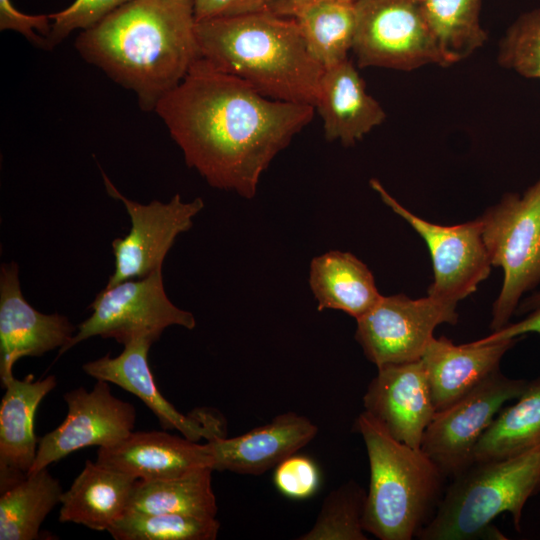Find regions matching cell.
<instances>
[{
	"instance_id": "obj_1",
	"label": "cell",
	"mask_w": 540,
	"mask_h": 540,
	"mask_svg": "<svg viewBox=\"0 0 540 540\" xmlns=\"http://www.w3.org/2000/svg\"><path fill=\"white\" fill-rule=\"evenodd\" d=\"M154 111L188 167L210 186L251 199L272 160L312 121L316 110L266 97L200 58Z\"/></svg>"
},
{
	"instance_id": "obj_2",
	"label": "cell",
	"mask_w": 540,
	"mask_h": 540,
	"mask_svg": "<svg viewBox=\"0 0 540 540\" xmlns=\"http://www.w3.org/2000/svg\"><path fill=\"white\" fill-rule=\"evenodd\" d=\"M192 0H132L83 30L75 48L154 111L201 58Z\"/></svg>"
},
{
	"instance_id": "obj_3",
	"label": "cell",
	"mask_w": 540,
	"mask_h": 540,
	"mask_svg": "<svg viewBox=\"0 0 540 540\" xmlns=\"http://www.w3.org/2000/svg\"><path fill=\"white\" fill-rule=\"evenodd\" d=\"M200 56L266 97L315 107L324 68L309 52L291 17L268 7L197 21Z\"/></svg>"
},
{
	"instance_id": "obj_4",
	"label": "cell",
	"mask_w": 540,
	"mask_h": 540,
	"mask_svg": "<svg viewBox=\"0 0 540 540\" xmlns=\"http://www.w3.org/2000/svg\"><path fill=\"white\" fill-rule=\"evenodd\" d=\"M369 460L363 528L381 540H411L431 520L446 477L421 449L396 440L369 413L356 418Z\"/></svg>"
},
{
	"instance_id": "obj_5",
	"label": "cell",
	"mask_w": 540,
	"mask_h": 540,
	"mask_svg": "<svg viewBox=\"0 0 540 540\" xmlns=\"http://www.w3.org/2000/svg\"><path fill=\"white\" fill-rule=\"evenodd\" d=\"M540 492V444L515 456L474 462L452 478L419 540L506 539L493 520L509 513L521 531L523 508Z\"/></svg>"
},
{
	"instance_id": "obj_6",
	"label": "cell",
	"mask_w": 540,
	"mask_h": 540,
	"mask_svg": "<svg viewBox=\"0 0 540 540\" xmlns=\"http://www.w3.org/2000/svg\"><path fill=\"white\" fill-rule=\"evenodd\" d=\"M479 219L491 264L504 272L490 324L497 331L509 324L522 295L540 284V177L522 195L505 194Z\"/></svg>"
},
{
	"instance_id": "obj_7",
	"label": "cell",
	"mask_w": 540,
	"mask_h": 540,
	"mask_svg": "<svg viewBox=\"0 0 540 540\" xmlns=\"http://www.w3.org/2000/svg\"><path fill=\"white\" fill-rule=\"evenodd\" d=\"M352 51L360 68L410 71L443 66L420 0H357Z\"/></svg>"
},
{
	"instance_id": "obj_8",
	"label": "cell",
	"mask_w": 540,
	"mask_h": 540,
	"mask_svg": "<svg viewBox=\"0 0 540 540\" xmlns=\"http://www.w3.org/2000/svg\"><path fill=\"white\" fill-rule=\"evenodd\" d=\"M90 308L91 316L78 325L77 332L58 355L94 336L113 338L125 345L139 337L155 342L172 325L186 329L196 326L193 314L178 308L168 298L162 268L143 278L105 287Z\"/></svg>"
},
{
	"instance_id": "obj_9",
	"label": "cell",
	"mask_w": 540,
	"mask_h": 540,
	"mask_svg": "<svg viewBox=\"0 0 540 540\" xmlns=\"http://www.w3.org/2000/svg\"><path fill=\"white\" fill-rule=\"evenodd\" d=\"M527 383L496 370L452 405L436 412L424 432L421 449L446 478L456 477L474 463L475 446L503 404L519 397Z\"/></svg>"
},
{
	"instance_id": "obj_10",
	"label": "cell",
	"mask_w": 540,
	"mask_h": 540,
	"mask_svg": "<svg viewBox=\"0 0 540 540\" xmlns=\"http://www.w3.org/2000/svg\"><path fill=\"white\" fill-rule=\"evenodd\" d=\"M457 304L432 296L411 299L404 294L382 296L357 319L355 338L377 368L420 360L435 328L458 321Z\"/></svg>"
},
{
	"instance_id": "obj_11",
	"label": "cell",
	"mask_w": 540,
	"mask_h": 540,
	"mask_svg": "<svg viewBox=\"0 0 540 540\" xmlns=\"http://www.w3.org/2000/svg\"><path fill=\"white\" fill-rule=\"evenodd\" d=\"M370 186L426 242L434 272L429 296L457 304L488 278L492 264L479 218L452 226L434 224L404 208L377 179H371Z\"/></svg>"
},
{
	"instance_id": "obj_12",
	"label": "cell",
	"mask_w": 540,
	"mask_h": 540,
	"mask_svg": "<svg viewBox=\"0 0 540 540\" xmlns=\"http://www.w3.org/2000/svg\"><path fill=\"white\" fill-rule=\"evenodd\" d=\"M101 174L107 193L123 203L131 219L129 233L112 242L115 268L105 286L111 287L162 268L175 239L192 227L193 218L203 209L204 202L201 198L183 202L176 194L168 203L153 200L141 204L125 197L102 169Z\"/></svg>"
},
{
	"instance_id": "obj_13",
	"label": "cell",
	"mask_w": 540,
	"mask_h": 540,
	"mask_svg": "<svg viewBox=\"0 0 540 540\" xmlns=\"http://www.w3.org/2000/svg\"><path fill=\"white\" fill-rule=\"evenodd\" d=\"M109 384L97 380L92 390L79 387L64 395L67 415L57 428L39 440L29 473L47 468L82 448L114 445L133 432L135 408L115 397Z\"/></svg>"
},
{
	"instance_id": "obj_14",
	"label": "cell",
	"mask_w": 540,
	"mask_h": 540,
	"mask_svg": "<svg viewBox=\"0 0 540 540\" xmlns=\"http://www.w3.org/2000/svg\"><path fill=\"white\" fill-rule=\"evenodd\" d=\"M153 343L148 337L136 338L126 343L118 356L111 357L108 353L89 361L83 365V371L96 380L116 384L140 398L166 430H177L183 437L195 442L225 437V423L220 415L207 409H198L185 415L164 398L157 388L148 362L149 349Z\"/></svg>"
},
{
	"instance_id": "obj_15",
	"label": "cell",
	"mask_w": 540,
	"mask_h": 540,
	"mask_svg": "<svg viewBox=\"0 0 540 540\" xmlns=\"http://www.w3.org/2000/svg\"><path fill=\"white\" fill-rule=\"evenodd\" d=\"M76 327L58 313L43 314L24 298L17 263H3L0 271V379H12L16 361L65 347Z\"/></svg>"
},
{
	"instance_id": "obj_16",
	"label": "cell",
	"mask_w": 540,
	"mask_h": 540,
	"mask_svg": "<svg viewBox=\"0 0 540 540\" xmlns=\"http://www.w3.org/2000/svg\"><path fill=\"white\" fill-rule=\"evenodd\" d=\"M363 397L364 408L396 440L421 448L436 414L422 360L377 368Z\"/></svg>"
},
{
	"instance_id": "obj_17",
	"label": "cell",
	"mask_w": 540,
	"mask_h": 540,
	"mask_svg": "<svg viewBox=\"0 0 540 540\" xmlns=\"http://www.w3.org/2000/svg\"><path fill=\"white\" fill-rule=\"evenodd\" d=\"M317 433L318 428L310 419L286 412L242 435L218 437L206 444L213 470L259 475L295 454Z\"/></svg>"
},
{
	"instance_id": "obj_18",
	"label": "cell",
	"mask_w": 540,
	"mask_h": 540,
	"mask_svg": "<svg viewBox=\"0 0 540 540\" xmlns=\"http://www.w3.org/2000/svg\"><path fill=\"white\" fill-rule=\"evenodd\" d=\"M97 462L141 481L177 477L201 467L212 468L206 443L164 431L131 432L114 445L100 447Z\"/></svg>"
},
{
	"instance_id": "obj_19",
	"label": "cell",
	"mask_w": 540,
	"mask_h": 540,
	"mask_svg": "<svg viewBox=\"0 0 540 540\" xmlns=\"http://www.w3.org/2000/svg\"><path fill=\"white\" fill-rule=\"evenodd\" d=\"M315 110L321 116L326 140L344 146L354 145L386 118L383 107L367 92L349 58L324 69Z\"/></svg>"
},
{
	"instance_id": "obj_20",
	"label": "cell",
	"mask_w": 540,
	"mask_h": 540,
	"mask_svg": "<svg viewBox=\"0 0 540 540\" xmlns=\"http://www.w3.org/2000/svg\"><path fill=\"white\" fill-rule=\"evenodd\" d=\"M519 338L456 345L444 336L433 337L421 360L436 411L452 405L498 370L502 357Z\"/></svg>"
},
{
	"instance_id": "obj_21",
	"label": "cell",
	"mask_w": 540,
	"mask_h": 540,
	"mask_svg": "<svg viewBox=\"0 0 540 540\" xmlns=\"http://www.w3.org/2000/svg\"><path fill=\"white\" fill-rule=\"evenodd\" d=\"M50 375L33 381L15 377L2 387L0 405V491L26 477L34 464L39 440L34 432V418L44 397L56 386Z\"/></svg>"
},
{
	"instance_id": "obj_22",
	"label": "cell",
	"mask_w": 540,
	"mask_h": 540,
	"mask_svg": "<svg viewBox=\"0 0 540 540\" xmlns=\"http://www.w3.org/2000/svg\"><path fill=\"white\" fill-rule=\"evenodd\" d=\"M136 481L116 469L87 460L71 487L63 492L59 521L107 531L127 511Z\"/></svg>"
},
{
	"instance_id": "obj_23",
	"label": "cell",
	"mask_w": 540,
	"mask_h": 540,
	"mask_svg": "<svg viewBox=\"0 0 540 540\" xmlns=\"http://www.w3.org/2000/svg\"><path fill=\"white\" fill-rule=\"evenodd\" d=\"M309 284L318 310H340L356 320L382 298L370 269L349 252L330 251L310 263Z\"/></svg>"
},
{
	"instance_id": "obj_24",
	"label": "cell",
	"mask_w": 540,
	"mask_h": 540,
	"mask_svg": "<svg viewBox=\"0 0 540 540\" xmlns=\"http://www.w3.org/2000/svg\"><path fill=\"white\" fill-rule=\"evenodd\" d=\"M282 16L295 20L309 52L324 69L348 59L356 26L354 3L318 0L290 8Z\"/></svg>"
},
{
	"instance_id": "obj_25",
	"label": "cell",
	"mask_w": 540,
	"mask_h": 540,
	"mask_svg": "<svg viewBox=\"0 0 540 540\" xmlns=\"http://www.w3.org/2000/svg\"><path fill=\"white\" fill-rule=\"evenodd\" d=\"M213 471L211 467H201L177 477L137 480L127 511L215 517L217 504L212 488Z\"/></svg>"
},
{
	"instance_id": "obj_26",
	"label": "cell",
	"mask_w": 540,
	"mask_h": 540,
	"mask_svg": "<svg viewBox=\"0 0 540 540\" xmlns=\"http://www.w3.org/2000/svg\"><path fill=\"white\" fill-rule=\"evenodd\" d=\"M515 400L497 413L479 439L474 462L515 456L540 444V376L528 381Z\"/></svg>"
},
{
	"instance_id": "obj_27",
	"label": "cell",
	"mask_w": 540,
	"mask_h": 540,
	"mask_svg": "<svg viewBox=\"0 0 540 540\" xmlns=\"http://www.w3.org/2000/svg\"><path fill=\"white\" fill-rule=\"evenodd\" d=\"M58 479L43 468L1 491L0 540H33L47 515L60 504Z\"/></svg>"
},
{
	"instance_id": "obj_28",
	"label": "cell",
	"mask_w": 540,
	"mask_h": 540,
	"mask_svg": "<svg viewBox=\"0 0 540 540\" xmlns=\"http://www.w3.org/2000/svg\"><path fill=\"white\" fill-rule=\"evenodd\" d=\"M482 0H420L437 41L443 67L471 56L488 36L480 23Z\"/></svg>"
},
{
	"instance_id": "obj_29",
	"label": "cell",
	"mask_w": 540,
	"mask_h": 540,
	"mask_svg": "<svg viewBox=\"0 0 540 540\" xmlns=\"http://www.w3.org/2000/svg\"><path fill=\"white\" fill-rule=\"evenodd\" d=\"M219 529L215 517L127 511L107 532L115 540H214Z\"/></svg>"
},
{
	"instance_id": "obj_30",
	"label": "cell",
	"mask_w": 540,
	"mask_h": 540,
	"mask_svg": "<svg viewBox=\"0 0 540 540\" xmlns=\"http://www.w3.org/2000/svg\"><path fill=\"white\" fill-rule=\"evenodd\" d=\"M367 492L354 480L324 499L312 528L300 540H366L363 528Z\"/></svg>"
},
{
	"instance_id": "obj_31",
	"label": "cell",
	"mask_w": 540,
	"mask_h": 540,
	"mask_svg": "<svg viewBox=\"0 0 540 540\" xmlns=\"http://www.w3.org/2000/svg\"><path fill=\"white\" fill-rule=\"evenodd\" d=\"M498 63L530 79H540V9L521 14L499 43Z\"/></svg>"
},
{
	"instance_id": "obj_32",
	"label": "cell",
	"mask_w": 540,
	"mask_h": 540,
	"mask_svg": "<svg viewBox=\"0 0 540 540\" xmlns=\"http://www.w3.org/2000/svg\"><path fill=\"white\" fill-rule=\"evenodd\" d=\"M130 1L132 0H75L66 9L50 14L52 24L48 41L51 48L74 30H86L95 26Z\"/></svg>"
},
{
	"instance_id": "obj_33",
	"label": "cell",
	"mask_w": 540,
	"mask_h": 540,
	"mask_svg": "<svg viewBox=\"0 0 540 540\" xmlns=\"http://www.w3.org/2000/svg\"><path fill=\"white\" fill-rule=\"evenodd\" d=\"M273 482L284 496L307 499L319 489L320 470L310 457L293 454L276 466Z\"/></svg>"
},
{
	"instance_id": "obj_34",
	"label": "cell",
	"mask_w": 540,
	"mask_h": 540,
	"mask_svg": "<svg viewBox=\"0 0 540 540\" xmlns=\"http://www.w3.org/2000/svg\"><path fill=\"white\" fill-rule=\"evenodd\" d=\"M50 20V15H28L19 11L11 0H0V30L16 31L36 47L51 49Z\"/></svg>"
},
{
	"instance_id": "obj_35",
	"label": "cell",
	"mask_w": 540,
	"mask_h": 540,
	"mask_svg": "<svg viewBox=\"0 0 540 540\" xmlns=\"http://www.w3.org/2000/svg\"><path fill=\"white\" fill-rule=\"evenodd\" d=\"M196 22L263 10L269 0H192Z\"/></svg>"
},
{
	"instance_id": "obj_36",
	"label": "cell",
	"mask_w": 540,
	"mask_h": 540,
	"mask_svg": "<svg viewBox=\"0 0 540 540\" xmlns=\"http://www.w3.org/2000/svg\"><path fill=\"white\" fill-rule=\"evenodd\" d=\"M528 333H536L540 336V307L531 311L530 314L521 321L507 324L505 327L493 331L492 334L471 343L474 345H482L511 338H518Z\"/></svg>"
},
{
	"instance_id": "obj_37",
	"label": "cell",
	"mask_w": 540,
	"mask_h": 540,
	"mask_svg": "<svg viewBox=\"0 0 540 540\" xmlns=\"http://www.w3.org/2000/svg\"><path fill=\"white\" fill-rule=\"evenodd\" d=\"M314 1H318V0H269L268 8L279 15H283L290 8H293L302 4L314 2ZM337 1L354 3L357 0H337Z\"/></svg>"
},
{
	"instance_id": "obj_38",
	"label": "cell",
	"mask_w": 540,
	"mask_h": 540,
	"mask_svg": "<svg viewBox=\"0 0 540 540\" xmlns=\"http://www.w3.org/2000/svg\"><path fill=\"white\" fill-rule=\"evenodd\" d=\"M538 307H540V291L524 299L521 304L518 305L515 313L517 315L524 314L531 312Z\"/></svg>"
}]
</instances>
